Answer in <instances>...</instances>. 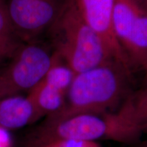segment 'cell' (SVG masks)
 Masks as SVG:
<instances>
[{"instance_id": "6da1fadb", "label": "cell", "mask_w": 147, "mask_h": 147, "mask_svg": "<svg viewBox=\"0 0 147 147\" xmlns=\"http://www.w3.org/2000/svg\"><path fill=\"white\" fill-rule=\"evenodd\" d=\"M131 69L112 59L75 74L63 108L46 117L62 119L80 114L115 113L131 93Z\"/></svg>"}, {"instance_id": "3957f363", "label": "cell", "mask_w": 147, "mask_h": 147, "mask_svg": "<svg viewBox=\"0 0 147 147\" xmlns=\"http://www.w3.org/2000/svg\"><path fill=\"white\" fill-rule=\"evenodd\" d=\"M105 138L127 142L137 136L119 110L105 115L80 114L62 119L46 117L25 147H46L59 140L95 142Z\"/></svg>"}, {"instance_id": "7c38bea8", "label": "cell", "mask_w": 147, "mask_h": 147, "mask_svg": "<svg viewBox=\"0 0 147 147\" xmlns=\"http://www.w3.org/2000/svg\"><path fill=\"white\" fill-rule=\"evenodd\" d=\"M46 147H102L95 141L85 140H59L48 145Z\"/></svg>"}, {"instance_id": "30bf717a", "label": "cell", "mask_w": 147, "mask_h": 147, "mask_svg": "<svg viewBox=\"0 0 147 147\" xmlns=\"http://www.w3.org/2000/svg\"><path fill=\"white\" fill-rule=\"evenodd\" d=\"M119 110L139 135L147 132V84L131 92Z\"/></svg>"}, {"instance_id": "7a4b0ae2", "label": "cell", "mask_w": 147, "mask_h": 147, "mask_svg": "<svg viewBox=\"0 0 147 147\" xmlns=\"http://www.w3.org/2000/svg\"><path fill=\"white\" fill-rule=\"evenodd\" d=\"M47 34L51 47L75 74L114 59L80 15L74 0H67Z\"/></svg>"}, {"instance_id": "277c9868", "label": "cell", "mask_w": 147, "mask_h": 147, "mask_svg": "<svg viewBox=\"0 0 147 147\" xmlns=\"http://www.w3.org/2000/svg\"><path fill=\"white\" fill-rule=\"evenodd\" d=\"M56 57L51 46L39 40L23 42L0 71V99L30 91L45 78Z\"/></svg>"}, {"instance_id": "ba28073f", "label": "cell", "mask_w": 147, "mask_h": 147, "mask_svg": "<svg viewBox=\"0 0 147 147\" xmlns=\"http://www.w3.org/2000/svg\"><path fill=\"white\" fill-rule=\"evenodd\" d=\"M39 120L34 104L28 96L14 95L0 99V126L15 129Z\"/></svg>"}, {"instance_id": "52a82bcc", "label": "cell", "mask_w": 147, "mask_h": 147, "mask_svg": "<svg viewBox=\"0 0 147 147\" xmlns=\"http://www.w3.org/2000/svg\"><path fill=\"white\" fill-rule=\"evenodd\" d=\"M74 1L80 15L89 27L98 35L111 56L115 59L128 65L114 33L113 12L115 0Z\"/></svg>"}, {"instance_id": "9a60e30c", "label": "cell", "mask_w": 147, "mask_h": 147, "mask_svg": "<svg viewBox=\"0 0 147 147\" xmlns=\"http://www.w3.org/2000/svg\"><path fill=\"white\" fill-rule=\"evenodd\" d=\"M146 73H147V72H146Z\"/></svg>"}, {"instance_id": "5b68a950", "label": "cell", "mask_w": 147, "mask_h": 147, "mask_svg": "<svg viewBox=\"0 0 147 147\" xmlns=\"http://www.w3.org/2000/svg\"><path fill=\"white\" fill-rule=\"evenodd\" d=\"M113 29L131 70L147 71V10L134 0H115Z\"/></svg>"}, {"instance_id": "8fae6325", "label": "cell", "mask_w": 147, "mask_h": 147, "mask_svg": "<svg viewBox=\"0 0 147 147\" xmlns=\"http://www.w3.org/2000/svg\"><path fill=\"white\" fill-rule=\"evenodd\" d=\"M23 43L10 22L5 0H0V63L10 59Z\"/></svg>"}, {"instance_id": "4fadbf2b", "label": "cell", "mask_w": 147, "mask_h": 147, "mask_svg": "<svg viewBox=\"0 0 147 147\" xmlns=\"http://www.w3.org/2000/svg\"><path fill=\"white\" fill-rule=\"evenodd\" d=\"M0 147H12V140L6 129L0 126Z\"/></svg>"}, {"instance_id": "5bb4252c", "label": "cell", "mask_w": 147, "mask_h": 147, "mask_svg": "<svg viewBox=\"0 0 147 147\" xmlns=\"http://www.w3.org/2000/svg\"><path fill=\"white\" fill-rule=\"evenodd\" d=\"M134 1H136V2H137L138 0H134ZM144 1H147V0H144Z\"/></svg>"}, {"instance_id": "9c48e42d", "label": "cell", "mask_w": 147, "mask_h": 147, "mask_svg": "<svg viewBox=\"0 0 147 147\" xmlns=\"http://www.w3.org/2000/svg\"><path fill=\"white\" fill-rule=\"evenodd\" d=\"M67 93V91L43 78L28 92L27 96L40 119L59 111L64 105Z\"/></svg>"}, {"instance_id": "8992f818", "label": "cell", "mask_w": 147, "mask_h": 147, "mask_svg": "<svg viewBox=\"0 0 147 147\" xmlns=\"http://www.w3.org/2000/svg\"><path fill=\"white\" fill-rule=\"evenodd\" d=\"M67 0H5L8 16L23 42L38 40L56 21Z\"/></svg>"}]
</instances>
